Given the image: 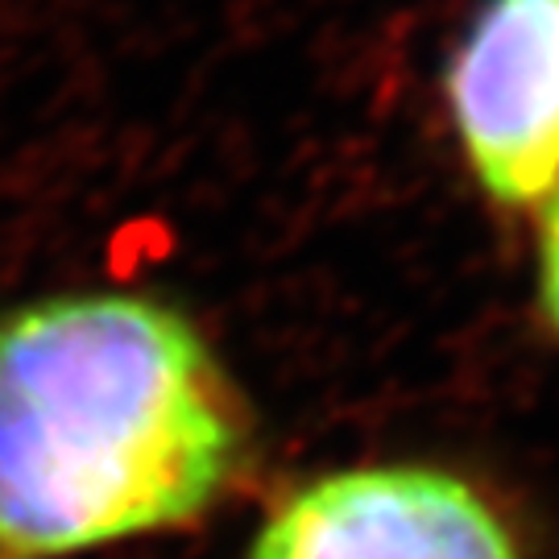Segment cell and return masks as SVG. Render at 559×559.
Returning a JSON list of instances; mask_svg holds the SVG:
<instances>
[{"instance_id": "obj_4", "label": "cell", "mask_w": 559, "mask_h": 559, "mask_svg": "<svg viewBox=\"0 0 559 559\" xmlns=\"http://www.w3.org/2000/svg\"><path fill=\"white\" fill-rule=\"evenodd\" d=\"M539 302L547 323L559 332V187L543 200L539 221Z\"/></svg>"}, {"instance_id": "obj_1", "label": "cell", "mask_w": 559, "mask_h": 559, "mask_svg": "<svg viewBox=\"0 0 559 559\" xmlns=\"http://www.w3.org/2000/svg\"><path fill=\"white\" fill-rule=\"evenodd\" d=\"M253 419L195 320L145 290L0 311V559H83L200 526Z\"/></svg>"}, {"instance_id": "obj_2", "label": "cell", "mask_w": 559, "mask_h": 559, "mask_svg": "<svg viewBox=\"0 0 559 559\" xmlns=\"http://www.w3.org/2000/svg\"><path fill=\"white\" fill-rule=\"evenodd\" d=\"M249 559H522L493 501L436 464H360L290 489Z\"/></svg>"}, {"instance_id": "obj_3", "label": "cell", "mask_w": 559, "mask_h": 559, "mask_svg": "<svg viewBox=\"0 0 559 559\" xmlns=\"http://www.w3.org/2000/svg\"><path fill=\"white\" fill-rule=\"evenodd\" d=\"M448 104L489 200H547L559 187V0H489L452 59Z\"/></svg>"}]
</instances>
